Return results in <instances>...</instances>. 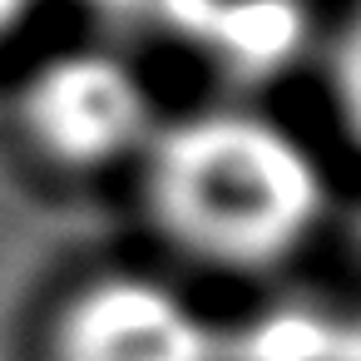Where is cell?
Wrapping results in <instances>:
<instances>
[{
	"instance_id": "1",
	"label": "cell",
	"mask_w": 361,
	"mask_h": 361,
	"mask_svg": "<svg viewBox=\"0 0 361 361\" xmlns=\"http://www.w3.org/2000/svg\"><path fill=\"white\" fill-rule=\"evenodd\" d=\"M144 149L154 218L178 247L223 267L282 262L312 238L326 208L312 149L262 114H188Z\"/></svg>"
},
{
	"instance_id": "7",
	"label": "cell",
	"mask_w": 361,
	"mask_h": 361,
	"mask_svg": "<svg viewBox=\"0 0 361 361\" xmlns=\"http://www.w3.org/2000/svg\"><path fill=\"white\" fill-rule=\"evenodd\" d=\"M94 6L114 20H129V25H164L173 0H94Z\"/></svg>"
},
{
	"instance_id": "6",
	"label": "cell",
	"mask_w": 361,
	"mask_h": 361,
	"mask_svg": "<svg viewBox=\"0 0 361 361\" xmlns=\"http://www.w3.org/2000/svg\"><path fill=\"white\" fill-rule=\"evenodd\" d=\"M331 90H336V109L346 119V129L361 144V11L351 16V25L336 40V60H331Z\"/></svg>"
},
{
	"instance_id": "3",
	"label": "cell",
	"mask_w": 361,
	"mask_h": 361,
	"mask_svg": "<svg viewBox=\"0 0 361 361\" xmlns=\"http://www.w3.org/2000/svg\"><path fill=\"white\" fill-rule=\"evenodd\" d=\"M60 361H228V336L159 277H99L60 317Z\"/></svg>"
},
{
	"instance_id": "2",
	"label": "cell",
	"mask_w": 361,
	"mask_h": 361,
	"mask_svg": "<svg viewBox=\"0 0 361 361\" xmlns=\"http://www.w3.org/2000/svg\"><path fill=\"white\" fill-rule=\"evenodd\" d=\"M20 119L30 139L70 169L114 164L154 139V109L139 75L99 50L55 55L25 85Z\"/></svg>"
},
{
	"instance_id": "9",
	"label": "cell",
	"mask_w": 361,
	"mask_h": 361,
	"mask_svg": "<svg viewBox=\"0 0 361 361\" xmlns=\"http://www.w3.org/2000/svg\"><path fill=\"white\" fill-rule=\"evenodd\" d=\"M346 361H361V317H346Z\"/></svg>"
},
{
	"instance_id": "5",
	"label": "cell",
	"mask_w": 361,
	"mask_h": 361,
	"mask_svg": "<svg viewBox=\"0 0 361 361\" xmlns=\"http://www.w3.org/2000/svg\"><path fill=\"white\" fill-rule=\"evenodd\" d=\"M228 361H346V317L307 302L272 307L228 336Z\"/></svg>"
},
{
	"instance_id": "8",
	"label": "cell",
	"mask_w": 361,
	"mask_h": 361,
	"mask_svg": "<svg viewBox=\"0 0 361 361\" xmlns=\"http://www.w3.org/2000/svg\"><path fill=\"white\" fill-rule=\"evenodd\" d=\"M30 6H35V0H0V35H11L30 16Z\"/></svg>"
},
{
	"instance_id": "4",
	"label": "cell",
	"mask_w": 361,
	"mask_h": 361,
	"mask_svg": "<svg viewBox=\"0 0 361 361\" xmlns=\"http://www.w3.org/2000/svg\"><path fill=\"white\" fill-rule=\"evenodd\" d=\"M233 80H267L307 45V11L297 0H173L164 25Z\"/></svg>"
}]
</instances>
